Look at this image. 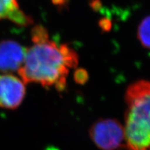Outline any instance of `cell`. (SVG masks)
Wrapping results in <instances>:
<instances>
[{
  "mask_svg": "<svg viewBox=\"0 0 150 150\" xmlns=\"http://www.w3.org/2000/svg\"><path fill=\"white\" fill-rule=\"evenodd\" d=\"M32 45L27 49L18 73L24 83H35L63 91L70 70L76 67L79 56L65 44L50 40L47 31L37 25L31 31Z\"/></svg>",
  "mask_w": 150,
  "mask_h": 150,
  "instance_id": "obj_1",
  "label": "cell"
},
{
  "mask_svg": "<svg viewBox=\"0 0 150 150\" xmlns=\"http://www.w3.org/2000/svg\"><path fill=\"white\" fill-rule=\"evenodd\" d=\"M125 134L130 150H150V81L131 84L125 93Z\"/></svg>",
  "mask_w": 150,
  "mask_h": 150,
  "instance_id": "obj_2",
  "label": "cell"
},
{
  "mask_svg": "<svg viewBox=\"0 0 150 150\" xmlns=\"http://www.w3.org/2000/svg\"><path fill=\"white\" fill-rule=\"evenodd\" d=\"M89 134L94 143L102 150H116L124 147L125 129L116 120H99L92 125Z\"/></svg>",
  "mask_w": 150,
  "mask_h": 150,
  "instance_id": "obj_3",
  "label": "cell"
},
{
  "mask_svg": "<svg viewBox=\"0 0 150 150\" xmlns=\"http://www.w3.org/2000/svg\"><path fill=\"white\" fill-rule=\"evenodd\" d=\"M26 94L25 83L12 74L0 75V108L16 109L22 104Z\"/></svg>",
  "mask_w": 150,
  "mask_h": 150,
  "instance_id": "obj_4",
  "label": "cell"
},
{
  "mask_svg": "<svg viewBox=\"0 0 150 150\" xmlns=\"http://www.w3.org/2000/svg\"><path fill=\"white\" fill-rule=\"evenodd\" d=\"M27 48L16 41L0 42V72L4 74L18 72L23 64Z\"/></svg>",
  "mask_w": 150,
  "mask_h": 150,
  "instance_id": "obj_5",
  "label": "cell"
},
{
  "mask_svg": "<svg viewBox=\"0 0 150 150\" xmlns=\"http://www.w3.org/2000/svg\"><path fill=\"white\" fill-rule=\"evenodd\" d=\"M0 20H8L19 26L32 23L31 18L20 8L18 0H0Z\"/></svg>",
  "mask_w": 150,
  "mask_h": 150,
  "instance_id": "obj_6",
  "label": "cell"
},
{
  "mask_svg": "<svg viewBox=\"0 0 150 150\" xmlns=\"http://www.w3.org/2000/svg\"><path fill=\"white\" fill-rule=\"evenodd\" d=\"M137 37L140 45L146 50H150V16L145 17L140 22Z\"/></svg>",
  "mask_w": 150,
  "mask_h": 150,
  "instance_id": "obj_7",
  "label": "cell"
}]
</instances>
